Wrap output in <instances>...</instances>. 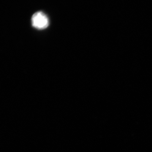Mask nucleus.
<instances>
[{
    "label": "nucleus",
    "instance_id": "f257e3e1",
    "mask_svg": "<svg viewBox=\"0 0 152 152\" xmlns=\"http://www.w3.org/2000/svg\"><path fill=\"white\" fill-rule=\"evenodd\" d=\"M31 23L34 28L38 30L45 29L49 25V19L42 12H36L31 18Z\"/></svg>",
    "mask_w": 152,
    "mask_h": 152
}]
</instances>
